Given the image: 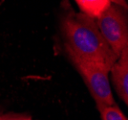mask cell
<instances>
[{
  "label": "cell",
  "instance_id": "cell-2",
  "mask_svg": "<svg viewBox=\"0 0 128 120\" xmlns=\"http://www.w3.org/2000/svg\"><path fill=\"white\" fill-rule=\"evenodd\" d=\"M67 55L82 77L96 102V108L116 104L109 82L110 67L102 63L83 60L71 54Z\"/></svg>",
  "mask_w": 128,
  "mask_h": 120
},
{
  "label": "cell",
  "instance_id": "cell-9",
  "mask_svg": "<svg viewBox=\"0 0 128 120\" xmlns=\"http://www.w3.org/2000/svg\"><path fill=\"white\" fill-rule=\"evenodd\" d=\"M24 120H32V118H31V116H30V115H27V117Z\"/></svg>",
  "mask_w": 128,
  "mask_h": 120
},
{
  "label": "cell",
  "instance_id": "cell-4",
  "mask_svg": "<svg viewBox=\"0 0 128 120\" xmlns=\"http://www.w3.org/2000/svg\"><path fill=\"white\" fill-rule=\"evenodd\" d=\"M110 72L116 92L124 104L128 105V47L120 53Z\"/></svg>",
  "mask_w": 128,
  "mask_h": 120
},
{
  "label": "cell",
  "instance_id": "cell-8",
  "mask_svg": "<svg viewBox=\"0 0 128 120\" xmlns=\"http://www.w3.org/2000/svg\"><path fill=\"white\" fill-rule=\"evenodd\" d=\"M111 2L115 3V4H117V5H120V7H122V8H124V9H126V10H127L126 2H125L124 0H111Z\"/></svg>",
  "mask_w": 128,
  "mask_h": 120
},
{
  "label": "cell",
  "instance_id": "cell-5",
  "mask_svg": "<svg viewBox=\"0 0 128 120\" xmlns=\"http://www.w3.org/2000/svg\"><path fill=\"white\" fill-rule=\"evenodd\" d=\"M82 14L96 18L112 3L111 0H75Z\"/></svg>",
  "mask_w": 128,
  "mask_h": 120
},
{
  "label": "cell",
  "instance_id": "cell-7",
  "mask_svg": "<svg viewBox=\"0 0 128 120\" xmlns=\"http://www.w3.org/2000/svg\"><path fill=\"white\" fill-rule=\"evenodd\" d=\"M27 117L26 114L22 113H1L0 112V120H24Z\"/></svg>",
  "mask_w": 128,
  "mask_h": 120
},
{
  "label": "cell",
  "instance_id": "cell-3",
  "mask_svg": "<svg viewBox=\"0 0 128 120\" xmlns=\"http://www.w3.org/2000/svg\"><path fill=\"white\" fill-rule=\"evenodd\" d=\"M96 19L102 37L118 58L128 47V22L126 9L111 3Z\"/></svg>",
  "mask_w": 128,
  "mask_h": 120
},
{
  "label": "cell",
  "instance_id": "cell-1",
  "mask_svg": "<svg viewBox=\"0 0 128 120\" xmlns=\"http://www.w3.org/2000/svg\"><path fill=\"white\" fill-rule=\"evenodd\" d=\"M61 31L67 54L102 63L110 68L118 60L102 37L95 18L82 13L71 12L62 18Z\"/></svg>",
  "mask_w": 128,
  "mask_h": 120
},
{
  "label": "cell",
  "instance_id": "cell-10",
  "mask_svg": "<svg viewBox=\"0 0 128 120\" xmlns=\"http://www.w3.org/2000/svg\"><path fill=\"white\" fill-rule=\"evenodd\" d=\"M65 1H67V0H65Z\"/></svg>",
  "mask_w": 128,
  "mask_h": 120
},
{
  "label": "cell",
  "instance_id": "cell-6",
  "mask_svg": "<svg viewBox=\"0 0 128 120\" xmlns=\"http://www.w3.org/2000/svg\"><path fill=\"white\" fill-rule=\"evenodd\" d=\"M102 120H127V117L124 115L117 104L111 106H105L98 108Z\"/></svg>",
  "mask_w": 128,
  "mask_h": 120
}]
</instances>
